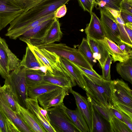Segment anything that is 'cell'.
<instances>
[{
    "label": "cell",
    "mask_w": 132,
    "mask_h": 132,
    "mask_svg": "<svg viewBox=\"0 0 132 132\" xmlns=\"http://www.w3.org/2000/svg\"><path fill=\"white\" fill-rule=\"evenodd\" d=\"M0 132H1V131L0 129Z\"/></svg>",
    "instance_id": "50"
},
{
    "label": "cell",
    "mask_w": 132,
    "mask_h": 132,
    "mask_svg": "<svg viewBox=\"0 0 132 132\" xmlns=\"http://www.w3.org/2000/svg\"><path fill=\"white\" fill-rule=\"evenodd\" d=\"M107 9L111 13L115 18H116L119 14H120V11H118L112 9Z\"/></svg>",
    "instance_id": "48"
},
{
    "label": "cell",
    "mask_w": 132,
    "mask_h": 132,
    "mask_svg": "<svg viewBox=\"0 0 132 132\" xmlns=\"http://www.w3.org/2000/svg\"><path fill=\"white\" fill-rule=\"evenodd\" d=\"M100 11V19L104 29L105 37L117 44L121 40L115 19L107 9H102Z\"/></svg>",
    "instance_id": "11"
},
{
    "label": "cell",
    "mask_w": 132,
    "mask_h": 132,
    "mask_svg": "<svg viewBox=\"0 0 132 132\" xmlns=\"http://www.w3.org/2000/svg\"><path fill=\"white\" fill-rule=\"evenodd\" d=\"M74 97L77 107L80 110L88 126L90 132H92V113L89 104L84 97L72 88L69 90Z\"/></svg>",
    "instance_id": "16"
},
{
    "label": "cell",
    "mask_w": 132,
    "mask_h": 132,
    "mask_svg": "<svg viewBox=\"0 0 132 132\" xmlns=\"http://www.w3.org/2000/svg\"><path fill=\"white\" fill-rule=\"evenodd\" d=\"M90 22L85 31L87 36L96 39H100L105 37L104 29L100 19L92 12L91 14Z\"/></svg>",
    "instance_id": "18"
},
{
    "label": "cell",
    "mask_w": 132,
    "mask_h": 132,
    "mask_svg": "<svg viewBox=\"0 0 132 132\" xmlns=\"http://www.w3.org/2000/svg\"><path fill=\"white\" fill-rule=\"evenodd\" d=\"M69 90L64 88L57 89L42 94L37 98L39 104L46 110L63 103L64 99L68 94Z\"/></svg>",
    "instance_id": "12"
},
{
    "label": "cell",
    "mask_w": 132,
    "mask_h": 132,
    "mask_svg": "<svg viewBox=\"0 0 132 132\" xmlns=\"http://www.w3.org/2000/svg\"><path fill=\"white\" fill-rule=\"evenodd\" d=\"M81 72L85 81L86 93L98 104L110 109L112 105L111 80L99 79Z\"/></svg>",
    "instance_id": "2"
},
{
    "label": "cell",
    "mask_w": 132,
    "mask_h": 132,
    "mask_svg": "<svg viewBox=\"0 0 132 132\" xmlns=\"http://www.w3.org/2000/svg\"><path fill=\"white\" fill-rule=\"evenodd\" d=\"M0 129L1 132H7L6 125L5 116L0 109Z\"/></svg>",
    "instance_id": "44"
},
{
    "label": "cell",
    "mask_w": 132,
    "mask_h": 132,
    "mask_svg": "<svg viewBox=\"0 0 132 132\" xmlns=\"http://www.w3.org/2000/svg\"><path fill=\"white\" fill-rule=\"evenodd\" d=\"M111 104L112 107L125 113L132 119V107L113 102H111Z\"/></svg>",
    "instance_id": "37"
},
{
    "label": "cell",
    "mask_w": 132,
    "mask_h": 132,
    "mask_svg": "<svg viewBox=\"0 0 132 132\" xmlns=\"http://www.w3.org/2000/svg\"><path fill=\"white\" fill-rule=\"evenodd\" d=\"M25 102L26 108L36 117L46 132H55L50 123L41 113L37 98L28 97L26 100Z\"/></svg>",
    "instance_id": "20"
},
{
    "label": "cell",
    "mask_w": 132,
    "mask_h": 132,
    "mask_svg": "<svg viewBox=\"0 0 132 132\" xmlns=\"http://www.w3.org/2000/svg\"><path fill=\"white\" fill-rule=\"evenodd\" d=\"M62 67V71H55L52 73L47 71L44 76L43 81L70 90L76 86V84L71 79Z\"/></svg>",
    "instance_id": "13"
},
{
    "label": "cell",
    "mask_w": 132,
    "mask_h": 132,
    "mask_svg": "<svg viewBox=\"0 0 132 132\" xmlns=\"http://www.w3.org/2000/svg\"><path fill=\"white\" fill-rule=\"evenodd\" d=\"M60 64L66 73L79 87L84 90L85 85L81 70L75 64L68 59L60 56Z\"/></svg>",
    "instance_id": "14"
},
{
    "label": "cell",
    "mask_w": 132,
    "mask_h": 132,
    "mask_svg": "<svg viewBox=\"0 0 132 132\" xmlns=\"http://www.w3.org/2000/svg\"><path fill=\"white\" fill-rule=\"evenodd\" d=\"M117 23L121 41L132 48V23H128L125 24Z\"/></svg>",
    "instance_id": "29"
},
{
    "label": "cell",
    "mask_w": 132,
    "mask_h": 132,
    "mask_svg": "<svg viewBox=\"0 0 132 132\" xmlns=\"http://www.w3.org/2000/svg\"><path fill=\"white\" fill-rule=\"evenodd\" d=\"M34 54L41 66H45L47 71L52 73L55 71H62L60 64V56L55 53L44 48H39L36 46L27 44Z\"/></svg>",
    "instance_id": "7"
},
{
    "label": "cell",
    "mask_w": 132,
    "mask_h": 132,
    "mask_svg": "<svg viewBox=\"0 0 132 132\" xmlns=\"http://www.w3.org/2000/svg\"><path fill=\"white\" fill-rule=\"evenodd\" d=\"M75 64L82 72L85 73L99 79H103L102 76L98 74L95 70H92L88 69L79 66Z\"/></svg>",
    "instance_id": "41"
},
{
    "label": "cell",
    "mask_w": 132,
    "mask_h": 132,
    "mask_svg": "<svg viewBox=\"0 0 132 132\" xmlns=\"http://www.w3.org/2000/svg\"><path fill=\"white\" fill-rule=\"evenodd\" d=\"M79 5L84 11H87L90 14L93 12V9L90 4L87 0H77Z\"/></svg>",
    "instance_id": "42"
},
{
    "label": "cell",
    "mask_w": 132,
    "mask_h": 132,
    "mask_svg": "<svg viewBox=\"0 0 132 132\" xmlns=\"http://www.w3.org/2000/svg\"><path fill=\"white\" fill-rule=\"evenodd\" d=\"M0 94L9 107L17 114L18 103L8 85L4 84L2 86H0Z\"/></svg>",
    "instance_id": "28"
},
{
    "label": "cell",
    "mask_w": 132,
    "mask_h": 132,
    "mask_svg": "<svg viewBox=\"0 0 132 132\" xmlns=\"http://www.w3.org/2000/svg\"><path fill=\"white\" fill-rule=\"evenodd\" d=\"M5 121L7 132H20L14 123L6 116Z\"/></svg>",
    "instance_id": "39"
},
{
    "label": "cell",
    "mask_w": 132,
    "mask_h": 132,
    "mask_svg": "<svg viewBox=\"0 0 132 132\" xmlns=\"http://www.w3.org/2000/svg\"><path fill=\"white\" fill-rule=\"evenodd\" d=\"M26 70L24 66L19 65L10 72L9 76L5 79L4 84L9 86L19 104L26 108L25 100L28 98Z\"/></svg>",
    "instance_id": "3"
},
{
    "label": "cell",
    "mask_w": 132,
    "mask_h": 132,
    "mask_svg": "<svg viewBox=\"0 0 132 132\" xmlns=\"http://www.w3.org/2000/svg\"><path fill=\"white\" fill-rule=\"evenodd\" d=\"M63 88L51 84L43 81L37 85L28 87V97L37 98L39 95L57 89Z\"/></svg>",
    "instance_id": "25"
},
{
    "label": "cell",
    "mask_w": 132,
    "mask_h": 132,
    "mask_svg": "<svg viewBox=\"0 0 132 132\" xmlns=\"http://www.w3.org/2000/svg\"><path fill=\"white\" fill-rule=\"evenodd\" d=\"M120 15L125 24L128 23H132V15L121 11Z\"/></svg>",
    "instance_id": "46"
},
{
    "label": "cell",
    "mask_w": 132,
    "mask_h": 132,
    "mask_svg": "<svg viewBox=\"0 0 132 132\" xmlns=\"http://www.w3.org/2000/svg\"><path fill=\"white\" fill-rule=\"evenodd\" d=\"M66 111L72 121L80 132H90L87 124L79 109H70L66 106Z\"/></svg>",
    "instance_id": "24"
},
{
    "label": "cell",
    "mask_w": 132,
    "mask_h": 132,
    "mask_svg": "<svg viewBox=\"0 0 132 132\" xmlns=\"http://www.w3.org/2000/svg\"><path fill=\"white\" fill-rule=\"evenodd\" d=\"M71 0H44L27 11H24L10 23L6 35L16 40L32 28V23L55 12L60 6Z\"/></svg>",
    "instance_id": "1"
},
{
    "label": "cell",
    "mask_w": 132,
    "mask_h": 132,
    "mask_svg": "<svg viewBox=\"0 0 132 132\" xmlns=\"http://www.w3.org/2000/svg\"><path fill=\"white\" fill-rule=\"evenodd\" d=\"M89 103L90 107L92 118V132H110L109 122L104 119L96 110L90 103Z\"/></svg>",
    "instance_id": "22"
},
{
    "label": "cell",
    "mask_w": 132,
    "mask_h": 132,
    "mask_svg": "<svg viewBox=\"0 0 132 132\" xmlns=\"http://www.w3.org/2000/svg\"><path fill=\"white\" fill-rule=\"evenodd\" d=\"M24 12L15 0H0V31Z\"/></svg>",
    "instance_id": "9"
},
{
    "label": "cell",
    "mask_w": 132,
    "mask_h": 132,
    "mask_svg": "<svg viewBox=\"0 0 132 132\" xmlns=\"http://www.w3.org/2000/svg\"><path fill=\"white\" fill-rule=\"evenodd\" d=\"M99 40L104 44L109 54L112 56L114 62H124L131 58L128 54L123 52L115 42L106 37Z\"/></svg>",
    "instance_id": "21"
},
{
    "label": "cell",
    "mask_w": 132,
    "mask_h": 132,
    "mask_svg": "<svg viewBox=\"0 0 132 132\" xmlns=\"http://www.w3.org/2000/svg\"><path fill=\"white\" fill-rule=\"evenodd\" d=\"M62 34L59 20L55 18L45 36L39 45L49 44L59 41L62 37Z\"/></svg>",
    "instance_id": "23"
},
{
    "label": "cell",
    "mask_w": 132,
    "mask_h": 132,
    "mask_svg": "<svg viewBox=\"0 0 132 132\" xmlns=\"http://www.w3.org/2000/svg\"><path fill=\"white\" fill-rule=\"evenodd\" d=\"M111 102L132 108V91L128 84L122 79L111 80Z\"/></svg>",
    "instance_id": "8"
},
{
    "label": "cell",
    "mask_w": 132,
    "mask_h": 132,
    "mask_svg": "<svg viewBox=\"0 0 132 132\" xmlns=\"http://www.w3.org/2000/svg\"><path fill=\"white\" fill-rule=\"evenodd\" d=\"M18 114L32 132H46L34 115L27 108L18 104Z\"/></svg>",
    "instance_id": "15"
},
{
    "label": "cell",
    "mask_w": 132,
    "mask_h": 132,
    "mask_svg": "<svg viewBox=\"0 0 132 132\" xmlns=\"http://www.w3.org/2000/svg\"><path fill=\"white\" fill-rule=\"evenodd\" d=\"M89 3L92 6L93 8L94 6V0H87Z\"/></svg>",
    "instance_id": "49"
},
{
    "label": "cell",
    "mask_w": 132,
    "mask_h": 132,
    "mask_svg": "<svg viewBox=\"0 0 132 132\" xmlns=\"http://www.w3.org/2000/svg\"><path fill=\"white\" fill-rule=\"evenodd\" d=\"M24 11L26 12L44 0H15Z\"/></svg>",
    "instance_id": "36"
},
{
    "label": "cell",
    "mask_w": 132,
    "mask_h": 132,
    "mask_svg": "<svg viewBox=\"0 0 132 132\" xmlns=\"http://www.w3.org/2000/svg\"><path fill=\"white\" fill-rule=\"evenodd\" d=\"M19 65L24 66L26 70H39L41 66L33 52L27 46L26 53Z\"/></svg>",
    "instance_id": "26"
},
{
    "label": "cell",
    "mask_w": 132,
    "mask_h": 132,
    "mask_svg": "<svg viewBox=\"0 0 132 132\" xmlns=\"http://www.w3.org/2000/svg\"><path fill=\"white\" fill-rule=\"evenodd\" d=\"M67 11V8L65 4L62 5L59 7L55 12V18H61L66 14Z\"/></svg>",
    "instance_id": "43"
},
{
    "label": "cell",
    "mask_w": 132,
    "mask_h": 132,
    "mask_svg": "<svg viewBox=\"0 0 132 132\" xmlns=\"http://www.w3.org/2000/svg\"><path fill=\"white\" fill-rule=\"evenodd\" d=\"M87 100L93 105L96 110L105 119L109 122L110 116L111 113L109 109H106L98 104L87 94Z\"/></svg>",
    "instance_id": "34"
},
{
    "label": "cell",
    "mask_w": 132,
    "mask_h": 132,
    "mask_svg": "<svg viewBox=\"0 0 132 132\" xmlns=\"http://www.w3.org/2000/svg\"><path fill=\"white\" fill-rule=\"evenodd\" d=\"M86 39L94 58L98 60L102 68L106 59L110 54L100 40L94 39L87 36Z\"/></svg>",
    "instance_id": "19"
},
{
    "label": "cell",
    "mask_w": 132,
    "mask_h": 132,
    "mask_svg": "<svg viewBox=\"0 0 132 132\" xmlns=\"http://www.w3.org/2000/svg\"><path fill=\"white\" fill-rule=\"evenodd\" d=\"M117 110L119 111L121 114L123 122L127 125L129 128L132 131V119H131L125 113L119 110Z\"/></svg>",
    "instance_id": "45"
},
{
    "label": "cell",
    "mask_w": 132,
    "mask_h": 132,
    "mask_svg": "<svg viewBox=\"0 0 132 132\" xmlns=\"http://www.w3.org/2000/svg\"><path fill=\"white\" fill-rule=\"evenodd\" d=\"M55 18L46 20L27 31L18 38L27 44L35 46L40 45Z\"/></svg>",
    "instance_id": "10"
},
{
    "label": "cell",
    "mask_w": 132,
    "mask_h": 132,
    "mask_svg": "<svg viewBox=\"0 0 132 132\" xmlns=\"http://www.w3.org/2000/svg\"><path fill=\"white\" fill-rule=\"evenodd\" d=\"M109 109L112 114L114 115L117 118L123 121L122 116L119 111L111 106Z\"/></svg>",
    "instance_id": "47"
},
{
    "label": "cell",
    "mask_w": 132,
    "mask_h": 132,
    "mask_svg": "<svg viewBox=\"0 0 132 132\" xmlns=\"http://www.w3.org/2000/svg\"><path fill=\"white\" fill-rule=\"evenodd\" d=\"M63 104L46 109L50 123L55 132H80L72 121Z\"/></svg>",
    "instance_id": "4"
},
{
    "label": "cell",
    "mask_w": 132,
    "mask_h": 132,
    "mask_svg": "<svg viewBox=\"0 0 132 132\" xmlns=\"http://www.w3.org/2000/svg\"><path fill=\"white\" fill-rule=\"evenodd\" d=\"M0 109L5 116L14 123L20 132H32L18 114L9 107L0 94Z\"/></svg>",
    "instance_id": "17"
},
{
    "label": "cell",
    "mask_w": 132,
    "mask_h": 132,
    "mask_svg": "<svg viewBox=\"0 0 132 132\" xmlns=\"http://www.w3.org/2000/svg\"><path fill=\"white\" fill-rule=\"evenodd\" d=\"M116 69L122 79L132 84V58L117 63Z\"/></svg>",
    "instance_id": "27"
},
{
    "label": "cell",
    "mask_w": 132,
    "mask_h": 132,
    "mask_svg": "<svg viewBox=\"0 0 132 132\" xmlns=\"http://www.w3.org/2000/svg\"><path fill=\"white\" fill-rule=\"evenodd\" d=\"M117 44L123 52L128 54L130 57L132 58V48L121 41L118 42Z\"/></svg>",
    "instance_id": "40"
},
{
    "label": "cell",
    "mask_w": 132,
    "mask_h": 132,
    "mask_svg": "<svg viewBox=\"0 0 132 132\" xmlns=\"http://www.w3.org/2000/svg\"><path fill=\"white\" fill-rule=\"evenodd\" d=\"M10 49L5 40L0 37V74L5 79L10 71L16 69L21 61Z\"/></svg>",
    "instance_id": "6"
},
{
    "label": "cell",
    "mask_w": 132,
    "mask_h": 132,
    "mask_svg": "<svg viewBox=\"0 0 132 132\" xmlns=\"http://www.w3.org/2000/svg\"><path fill=\"white\" fill-rule=\"evenodd\" d=\"M113 61L112 57L109 55L106 60L102 69V79L107 81H110V66Z\"/></svg>",
    "instance_id": "35"
},
{
    "label": "cell",
    "mask_w": 132,
    "mask_h": 132,
    "mask_svg": "<svg viewBox=\"0 0 132 132\" xmlns=\"http://www.w3.org/2000/svg\"><path fill=\"white\" fill-rule=\"evenodd\" d=\"M45 74L39 70H26V78L28 87L34 86L43 82Z\"/></svg>",
    "instance_id": "30"
},
{
    "label": "cell",
    "mask_w": 132,
    "mask_h": 132,
    "mask_svg": "<svg viewBox=\"0 0 132 132\" xmlns=\"http://www.w3.org/2000/svg\"><path fill=\"white\" fill-rule=\"evenodd\" d=\"M35 46L39 48H44L54 52L59 56L65 58L79 66L90 70H94L93 66L86 60L78 49L71 47L65 44L52 43Z\"/></svg>",
    "instance_id": "5"
},
{
    "label": "cell",
    "mask_w": 132,
    "mask_h": 132,
    "mask_svg": "<svg viewBox=\"0 0 132 132\" xmlns=\"http://www.w3.org/2000/svg\"><path fill=\"white\" fill-rule=\"evenodd\" d=\"M109 123L110 132H132L127 125L113 115H110Z\"/></svg>",
    "instance_id": "31"
},
{
    "label": "cell",
    "mask_w": 132,
    "mask_h": 132,
    "mask_svg": "<svg viewBox=\"0 0 132 132\" xmlns=\"http://www.w3.org/2000/svg\"><path fill=\"white\" fill-rule=\"evenodd\" d=\"M78 50L92 66L97 62L96 60L93 57L92 51L86 38H83Z\"/></svg>",
    "instance_id": "32"
},
{
    "label": "cell",
    "mask_w": 132,
    "mask_h": 132,
    "mask_svg": "<svg viewBox=\"0 0 132 132\" xmlns=\"http://www.w3.org/2000/svg\"><path fill=\"white\" fill-rule=\"evenodd\" d=\"M120 11L132 15V0H122L120 4Z\"/></svg>",
    "instance_id": "38"
},
{
    "label": "cell",
    "mask_w": 132,
    "mask_h": 132,
    "mask_svg": "<svg viewBox=\"0 0 132 132\" xmlns=\"http://www.w3.org/2000/svg\"><path fill=\"white\" fill-rule=\"evenodd\" d=\"M122 0H94L97 9H112L120 11V4Z\"/></svg>",
    "instance_id": "33"
}]
</instances>
